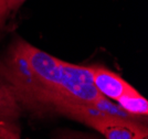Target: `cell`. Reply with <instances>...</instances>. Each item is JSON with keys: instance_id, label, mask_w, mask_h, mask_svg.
<instances>
[{"instance_id": "4", "label": "cell", "mask_w": 148, "mask_h": 139, "mask_svg": "<svg viewBox=\"0 0 148 139\" xmlns=\"http://www.w3.org/2000/svg\"><path fill=\"white\" fill-rule=\"evenodd\" d=\"M118 106L128 113L130 115L134 116L138 121L147 124L148 116V102L147 98L143 96L139 92L133 87L130 92L124 94L115 102Z\"/></svg>"}, {"instance_id": "6", "label": "cell", "mask_w": 148, "mask_h": 139, "mask_svg": "<svg viewBox=\"0 0 148 139\" xmlns=\"http://www.w3.org/2000/svg\"><path fill=\"white\" fill-rule=\"evenodd\" d=\"M0 139H21L19 121H0Z\"/></svg>"}, {"instance_id": "1", "label": "cell", "mask_w": 148, "mask_h": 139, "mask_svg": "<svg viewBox=\"0 0 148 139\" xmlns=\"http://www.w3.org/2000/svg\"><path fill=\"white\" fill-rule=\"evenodd\" d=\"M12 42L40 84L60 101L62 117H65L73 104H87L94 107L103 97L93 84L90 66L59 60L19 36L13 38Z\"/></svg>"}, {"instance_id": "3", "label": "cell", "mask_w": 148, "mask_h": 139, "mask_svg": "<svg viewBox=\"0 0 148 139\" xmlns=\"http://www.w3.org/2000/svg\"><path fill=\"white\" fill-rule=\"evenodd\" d=\"M90 68L92 72L93 84L95 88L102 96L113 102H116L119 97L133 88V86L119 74L113 72L103 65L93 64L90 65Z\"/></svg>"}, {"instance_id": "8", "label": "cell", "mask_w": 148, "mask_h": 139, "mask_svg": "<svg viewBox=\"0 0 148 139\" xmlns=\"http://www.w3.org/2000/svg\"><path fill=\"white\" fill-rule=\"evenodd\" d=\"M10 14L11 13L9 11L7 0H0V36L6 27L7 20L9 19Z\"/></svg>"}, {"instance_id": "10", "label": "cell", "mask_w": 148, "mask_h": 139, "mask_svg": "<svg viewBox=\"0 0 148 139\" xmlns=\"http://www.w3.org/2000/svg\"><path fill=\"white\" fill-rule=\"evenodd\" d=\"M139 139H148V135H144L143 137H140Z\"/></svg>"}, {"instance_id": "5", "label": "cell", "mask_w": 148, "mask_h": 139, "mask_svg": "<svg viewBox=\"0 0 148 139\" xmlns=\"http://www.w3.org/2000/svg\"><path fill=\"white\" fill-rule=\"evenodd\" d=\"M22 114L8 85L0 77V121H19Z\"/></svg>"}, {"instance_id": "2", "label": "cell", "mask_w": 148, "mask_h": 139, "mask_svg": "<svg viewBox=\"0 0 148 139\" xmlns=\"http://www.w3.org/2000/svg\"><path fill=\"white\" fill-rule=\"evenodd\" d=\"M87 126L101 134L104 139H139L148 135L146 124L124 121L104 113L96 116Z\"/></svg>"}, {"instance_id": "7", "label": "cell", "mask_w": 148, "mask_h": 139, "mask_svg": "<svg viewBox=\"0 0 148 139\" xmlns=\"http://www.w3.org/2000/svg\"><path fill=\"white\" fill-rule=\"evenodd\" d=\"M53 139H101L95 135H90L87 133H79L73 130H62L56 134Z\"/></svg>"}, {"instance_id": "9", "label": "cell", "mask_w": 148, "mask_h": 139, "mask_svg": "<svg viewBox=\"0 0 148 139\" xmlns=\"http://www.w3.org/2000/svg\"><path fill=\"white\" fill-rule=\"evenodd\" d=\"M25 1L27 0H7V3H8V8H9L10 13H16Z\"/></svg>"}]
</instances>
